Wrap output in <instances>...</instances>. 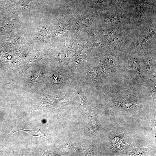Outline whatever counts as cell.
<instances>
[{"label":"cell","instance_id":"obj_1","mask_svg":"<svg viewBox=\"0 0 156 156\" xmlns=\"http://www.w3.org/2000/svg\"><path fill=\"white\" fill-rule=\"evenodd\" d=\"M96 28L116 51H127L138 45V28L121 29L101 23Z\"/></svg>","mask_w":156,"mask_h":156},{"label":"cell","instance_id":"obj_2","mask_svg":"<svg viewBox=\"0 0 156 156\" xmlns=\"http://www.w3.org/2000/svg\"><path fill=\"white\" fill-rule=\"evenodd\" d=\"M97 17L100 23L120 29H136L140 26L135 13L121 10L115 6L99 12Z\"/></svg>","mask_w":156,"mask_h":156},{"label":"cell","instance_id":"obj_3","mask_svg":"<svg viewBox=\"0 0 156 156\" xmlns=\"http://www.w3.org/2000/svg\"><path fill=\"white\" fill-rule=\"evenodd\" d=\"M127 51L115 50L110 53L100 58L99 65L106 74L113 72L124 71L127 64Z\"/></svg>","mask_w":156,"mask_h":156},{"label":"cell","instance_id":"obj_4","mask_svg":"<svg viewBox=\"0 0 156 156\" xmlns=\"http://www.w3.org/2000/svg\"><path fill=\"white\" fill-rule=\"evenodd\" d=\"M88 42L93 55L100 58L115 50L96 27L90 28L88 32Z\"/></svg>","mask_w":156,"mask_h":156},{"label":"cell","instance_id":"obj_5","mask_svg":"<svg viewBox=\"0 0 156 156\" xmlns=\"http://www.w3.org/2000/svg\"><path fill=\"white\" fill-rule=\"evenodd\" d=\"M150 0H135L133 6L137 14L140 25L145 24L156 20V10Z\"/></svg>","mask_w":156,"mask_h":156},{"label":"cell","instance_id":"obj_6","mask_svg":"<svg viewBox=\"0 0 156 156\" xmlns=\"http://www.w3.org/2000/svg\"><path fill=\"white\" fill-rule=\"evenodd\" d=\"M142 55L140 54L139 59L140 65L141 77L156 81L155 66L149 52L147 44L144 47Z\"/></svg>","mask_w":156,"mask_h":156},{"label":"cell","instance_id":"obj_7","mask_svg":"<svg viewBox=\"0 0 156 156\" xmlns=\"http://www.w3.org/2000/svg\"><path fill=\"white\" fill-rule=\"evenodd\" d=\"M156 20L140 25L138 28V42L136 46L140 51L143 49L144 43L156 36Z\"/></svg>","mask_w":156,"mask_h":156},{"label":"cell","instance_id":"obj_8","mask_svg":"<svg viewBox=\"0 0 156 156\" xmlns=\"http://www.w3.org/2000/svg\"><path fill=\"white\" fill-rule=\"evenodd\" d=\"M132 48L127 51V62L124 71L129 73H135L139 77H140L141 76V70L138 58L140 51L137 48L136 53L134 54L132 53Z\"/></svg>","mask_w":156,"mask_h":156},{"label":"cell","instance_id":"obj_9","mask_svg":"<svg viewBox=\"0 0 156 156\" xmlns=\"http://www.w3.org/2000/svg\"><path fill=\"white\" fill-rule=\"evenodd\" d=\"M105 75L99 65L87 71L86 79L89 82L97 83L102 80Z\"/></svg>","mask_w":156,"mask_h":156},{"label":"cell","instance_id":"obj_10","mask_svg":"<svg viewBox=\"0 0 156 156\" xmlns=\"http://www.w3.org/2000/svg\"><path fill=\"white\" fill-rule=\"evenodd\" d=\"M19 131H25L26 132L30 133L32 136H36L40 137L43 138H45L46 137L45 134L42 131L38 129H33L30 130H27L23 129H16L11 134L14 133Z\"/></svg>","mask_w":156,"mask_h":156}]
</instances>
